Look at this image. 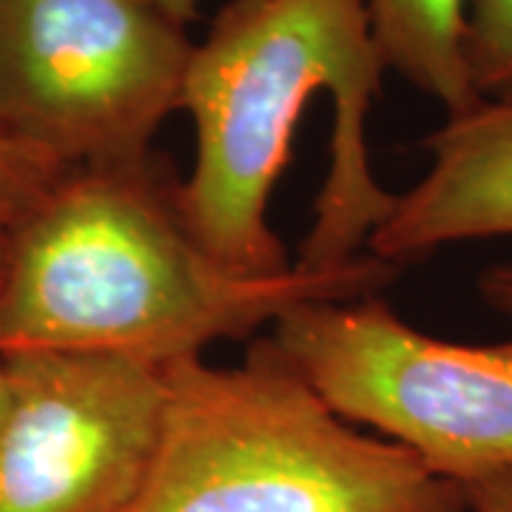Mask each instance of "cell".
Returning <instances> with one entry per match:
<instances>
[{"mask_svg":"<svg viewBox=\"0 0 512 512\" xmlns=\"http://www.w3.org/2000/svg\"><path fill=\"white\" fill-rule=\"evenodd\" d=\"M177 185L157 154L66 171L9 231L0 356L63 350L163 367L299 305L373 296L402 271L362 254L333 271L239 276L188 231Z\"/></svg>","mask_w":512,"mask_h":512,"instance_id":"cell-1","label":"cell"},{"mask_svg":"<svg viewBox=\"0 0 512 512\" xmlns=\"http://www.w3.org/2000/svg\"><path fill=\"white\" fill-rule=\"evenodd\" d=\"M384 63L365 0H231L194 43L183 109L197 131V160L177 185L188 231L239 276L291 271L268 222L296 126L313 97H333L330 165L296 268L333 271L365 254L396 194L370 171L365 120Z\"/></svg>","mask_w":512,"mask_h":512,"instance_id":"cell-2","label":"cell"},{"mask_svg":"<svg viewBox=\"0 0 512 512\" xmlns=\"http://www.w3.org/2000/svg\"><path fill=\"white\" fill-rule=\"evenodd\" d=\"M165 413L126 512H467L453 481L362 436L316 396L274 339L239 365H163Z\"/></svg>","mask_w":512,"mask_h":512,"instance_id":"cell-3","label":"cell"},{"mask_svg":"<svg viewBox=\"0 0 512 512\" xmlns=\"http://www.w3.org/2000/svg\"><path fill=\"white\" fill-rule=\"evenodd\" d=\"M271 339L339 419L379 430L433 476L470 487L512 473V339H436L376 293L299 305Z\"/></svg>","mask_w":512,"mask_h":512,"instance_id":"cell-4","label":"cell"},{"mask_svg":"<svg viewBox=\"0 0 512 512\" xmlns=\"http://www.w3.org/2000/svg\"><path fill=\"white\" fill-rule=\"evenodd\" d=\"M191 52L140 0H0V134L69 168L140 163Z\"/></svg>","mask_w":512,"mask_h":512,"instance_id":"cell-5","label":"cell"},{"mask_svg":"<svg viewBox=\"0 0 512 512\" xmlns=\"http://www.w3.org/2000/svg\"><path fill=\"white\" fill-rule=\"evenodd\" d=\"M3 362L0 512H126L157 453L163 367L63 350Z\"/></svg>","mask_w":512,"mask_h":512,"instance_id":"cell-6","label":"cell"},{"mask_svg":"<svg viewBox=\"0 0 512 512\" xmlns=\"http://www.w3.org/2000/svg\"><path fill=\"white\" fill-rule=\"evenodd\" d=\"M430 168L396 194L365 254L407 265L444 245L512 237V106L481 100L424 137Z\"/></svg>","mask_w":512,"mask_h":512,"instance_id":"cell-7","label":"cell"},{"mask_svg":"<svg viewBox=\"0 0 512 512\" xmlns=\"http://www.w3.org/2000/svg\"><path fill=\"white\" fill-rule=\"evenodd\" d=\"M365 9L384 69L441 103L447 117L476 109L481 97L464 55L467 0H365Z\"/></svg>","mask_w":512,"mask_h":512,"instance_id":"cell-8","label":"cell"},{"mask_svg":"<svg viewBox=\"0 0 512 512\" xmlns=\"http://www.w3.org/2000/svg\"><path fill=\"white\" fill-rule=\"evenodd\" d=\"M464 55L478 97L512 106V0H467Z\"/></svg>","mask_w":512,"mask_h":512,"instance_id":"cell-9","label":"cell"},{"mask_svg":"<svg viewBox=\"0 0 512 512\" xmlns=\"http://www.w3.org/2000/svg\"><path fill=\"white\" fill-rule=\"evenodd\" d=\"M69 165L0 134V222L15 225L55 188Z\"/></svg>","mask_w":512,"mask_h":512,"instance_id":"cell-10","label":"cell"},{"mask_svg":"<svg viewBox=\"0 0 512 512\" xmlns=\"http://www.w3.org/2000/svg\"><path fill=\"white\" fill-rule=\"evenodd\" d=\"M467 512H512V473L461 487Z\"/></svg>","mask_w":512,"mask_h":512,"instance_id":"cell-11","label":"cell"},{"mask_svg":"<svg viewBox=\"0 0 512 512\" xmlns=\"http://www.w3.org/2000/svg\"><path fill=\"white\" fill-rule=\"evenodd\" d=\"M478 293L493 311L512 316V265H493L478 276Z\"/></svg>","mask_w":512,"mask_h":512,"instance_id":"cell-12","label":"cell"},{"mask_svg":"<svg viewBox=\"0 0 512 512\" xmlns=\"http://www.w3.org/2000/svg\"><path fill=\"white\" fill-rule=\"evenodd\" d=\"M140 3L151 6L154 12H160L163 18L183 26V29L197 18V6H200V0H140Z\"/></svg>","mask_w":512,"mask_h":512,"instance_id":"cell-13","label":"cell"},{"mask_svg":"<svg viewBox=\"0 0 512 512\" xmlns=\"http://www.w3.org/2000/svg\"><path fill=\"white\" fill-rule=\"evenodd\" d=\"M9 393H12V387H9V367H6L3 356H0V427H3V419H6V410H9Z\"/></svg>","mask_w":512,"mask_h":512,"instance_id":"cell-14","label":"cell"},{"mask_svg":"<svg viewBox=\"0 0 512 512\" xmlns=\"http://www.w3.org/2000/svg\"><path fill=\"white\" fill-rule=\"evenodd\" d=\"M9 231H12V225L0 222V279H3V271H6V254H9Z\"/></svg>","mask_w":512,"mask_h":512,"instance_id":"cell-15","label":"cell"}]
</instances>
